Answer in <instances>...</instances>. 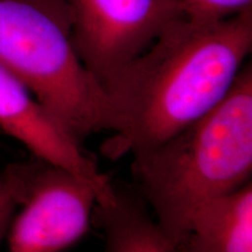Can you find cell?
<instances>
[{
  "mask_svg": "<svg viewBox=\"0 0 252 252\" xmlns=\"http://www.w3.org/2000/svg\"><path fill=\"white\" fill-rule=\"evenodd\" d=\"M0 130L23 144L35 159L64 167L90 184L98 194L97 204L113 197L116 187L81 141L1 65Z\"/></svg>",
  "mask_w": 252,
  "mask_h": 252,
  "instance_id": "obj_6",
  "label": "cell"
},
{
  "mask_svg": "<svg viewBox=\"0 0 252 252\" xmlns=\"http://www.w3.org/2000/svg\"><path fill=\"white\" fill-rule=\"evenodd\" d=\"M185 17L195 21H216L252 9V0H181Z\"/></svg>",
  "mask_w": 252,
  "mask_h": 252,
  "instance_id": "obj_10",
  "label": "cell"
},
{
  "mask_svg": "<svg viewBox=\"0 0 252 252\" xmlns=\"http://www.w3.org/2000/svg\"><path fill=\"white\" fill-rule=\"evenodd\" d=\"M72 41L104 87L184 15L181 0H67Z\"/></svg>",
  "mask_w": 252,
  "mask_h": 252,
  "instance_id": "obj_4",
  "label": "cell"
},
{
  "mask_svg": "<svg viewBox=\"0 0 252 252\" xmlns=\"http://www.w3.org/2000/svg\"><path fill=\"white\" fill-rule=\"evenodd\" d=\"M94 217L104 234V252H181L159 228L141 201L116 188L108 204L97 206Z\"/></svg>",
  "mask_w": 252,
  "mask_h": 252,
  "instance_id": "obj_8",
  "label": "cell"
},
{
  "mask_svg": "<svg viewBox=\"0 0 252 252\" xmlns=\"http://www.w3.org/2000/svg\"><path fill=\"white\" fill-rule=\"evenodd\" d=\"M131 171L141 201L176 245L201 207L250 184V63L222 102L163 143L132 157Z\"/></svg>",
  "mask_w": 252,
  "mask_h": 252,
  "instance_id": "obj_2",
  "label": "cell"
},
{
  "mask_svg": "<svg viewBox=\"0 0 252 252\" xmlns=\"http://www.w3.org/2000/svg\"><path fill=\"white\" fill-rule=\"evenodd\" d=\"M181 252H252V184L201 207L189 222Z\"/></svg>",
  "mask_w": 252,
  "mask_h": 252,
  "instance_id": "obj_7",
  "label": "cell"
},
{
  "mask_svg": "<svg viewBox=\"0 0 252 252\" xmlns=\"http://www.w3.org/2000/svg\"><path fill=\"white\" fill-rule=\"evenodd\" d=\"M0 65L81 143L111 128L108 94L74 46L67 0H0Z\"/></svg>",
  "mask_w": 252,
  "mask_h": 252,
  "instance_id": "obj_3",
  "label": "cell"
},
{
  "mask_svg": "<svg viewBox=\"0 0 252 252\" xmlns=\"http://www.w3.org/2000/svg\"><path fill=\"white\" fill-rule=\"evenodd\" d=\"M252 48V9L216 21L185 15L105 87L112 113L102 153L133 157L210 112L237 80Z\"/></svg>",
  "mask_w": 252,
  "mask_h": 252,
  "instance_id": "obj_1",
  "label": "cell"
},
{
  "mask_svg": "<svg viewBox=\"0 0 252 252\" xmlns=\"http://www.w3.org/2000/svg\"><path fill=\"white\" fill-rule=\"evenodd\" d=\"M30 162L11 163L0 171V244L23 197Z\"/></svg>",
  "mask_w": 252,
  "mask_h": 252,
  "instance_id": "obj_9",
  "label": "cell"
},
{
  "mask_svg": "<svg viewBox=\"0 0 252 252\" xmlns=\"http://www.w3.org/2000/svg\"><path fill=\"white\" fill-rule=\"evenodd\" d=\"M98 194L64 167L35 159L7 234L8 252H63L89 231Z\"/></svg>",
  "mask_w": 252,
  "mask_h": 252,
  "instance_id": "obj_5",
  "label": "cell"
}]
</instances>
